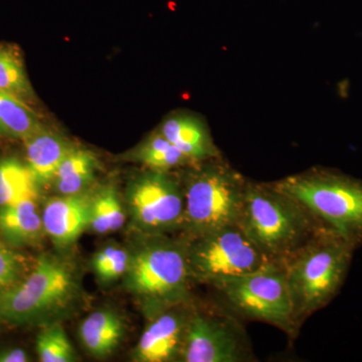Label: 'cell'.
<instances>
[{
	"mask_svg": "<svg viewBox=\"0 0 362 362\" xmlns=\"http://www.w3.org/2000/svg\"><path fill=\"white\" fill-rule=\"evenodd\" d=\"M238 226L272 262L283 264L323 226L291 195L273 183L247 181Z\"/></svg>",
	"mask_w": 362,
	"mask_h": 362,
	"instance_id": "6da1fadb",
	"label": "cell"
},
{
	"mask_svg": "<svg viewBox=\"0 0 362 362\" xmlns=\"http://www.w3.org/2000/svg\"><path fill=\"white\" fill-rule=\"evenodd\" d=\"M356 250L337 233L323 228L283 263L299 326L337 296Z\"/></svg>",
	"mask_w": 362,
	"mask_h": 362,
	"instance_id": "7a4b0ae2",
	"label": "cell"
},
{
	"mask_svg": "<svg viewBox=\"0 0 362 362\" xmlns=\"http://www.w3.org/2000/svg\"><path fill=\"white\" fill-rule=\"evenodd\" d=\"M352 246H362V180L327 169H312L273 182Z\"/></svg>",
	"mask_w": 362,
	"mask_h": 362,
	"instance_id": "3957f363",
	"label": "cell"
},
{
	"mask_svg": "<svg viewBox=\"0 0 362 362\" xmlns=\"http://www.w3.org/2000/svg\"><path fill=\"white\" fill-rule=\"evenodd\" d=\"M195 168L185 177V216L181 228L192 238L238 225L247 181L220 162Z\"/></svg>",
	"mask_w": 362,
	"mask_h": 362,
	"instance_id": "277c9868",
	"label": "cell"
},
{
	"mask_svg": "<svg viewBox=\"0 0 362 362\" xmlns=\"http://www.w3.org/2000/svg\"><path fill=\"white\" fill-rule=\"evenodd\" d=\"M235 313L272 324L294 337L299 329L283 264L272 262L261 270L214 286Z\"/></svg>",
	"mask_w": 362,
	"mask_h": 362,
	"instance_id": "5b68a950",
	"label": "cell"
},
{
	"mask_svg": "<svg viewBox=\"0 0 362 362\" xmlns=\"http://www.w3.org/2000/svg\"><path fill=\"white\" fill-rule=\"evenodd\" d=\"M192 239L194 242L185 244L192 278L213 286L249 275L272 263L238 225Z\"/></svg>",
	"mask_w": 362,
	"mask_h": 362,
	"instance_id": "8992f818",
	"label": "cell"
},
{
	"mask_svg": "<svg viewBox=\"0 0 362 362\" xmlns=\"http://www.w3.org/2000/svg\"><path fill=\"white\" fill-rule=\"evenodd\" d=\"M128 270L131 287L161 309L187 299L192 274L185 244L152 243L131 259Z\"/></svg>",
	"mask_w": 362,
	"mask_h": 362,
	"instance_id": "52a82bcc",
	"label": "cell"
},
{
	"mask_svg": "<svg viewBox=\"0 0 362 362\" xmlns=\"http://www.w3.org/2000/svg\"><path fill=\"white\" fill-rule=\"evenodd\" d=\"M70 267L52 257H42L20 284L0 292V321L23 323L65 303L74 289Z\"/></svg>",
	"mask_w": 362,
	"mask_h": 362,
	"instance_id": "ba28073f",
	"label": "cell"
},
{
	"mask_svg": "<svg viewBox=\"0 0 362 362\" xmlns=\"http://www.w3.org/2000/svg\"><path fill=\"white\" fill-rule=\"evenodd\" d=\"M251 358L245 333L233 317L190 314L181 361L242 362Z\"/></svg>",
	"mask_w": 362,
	"mask_h": 362,
	"instance_id": "9c48e42d",
	"label": "cell"
},
{
	"mask_svg": "<svg viewBox=\"0 0 362 362\" xmlns=\"http://www.w3.org/2000/svg\"><path fill=\"white\" fill-rule=\"evenodd\" d=\"M129 199L138 223L150 232H169L182 226L183 187L168 171L152 170L138 178L131 187Z\"/></svg>",
	"mask_w": 362,
	"mask_h": 362,
	"instance_id": "30bf717a",
	"label": "cell"
},
{
	"mask_svg": "<svg viewBox=\"0 0 362 362\" xmlns=\"http://www.w3.org/2000/svg\"><path fill=\"white\" fill-rule=\"evenodd\" d=\"M177 304L166 307V311L157 314L145 329L138 343L137 361L165 362L181 358L192 313L175 311Z\"/></svg>",
	"mask_w": 362,
	"mask_h": 362,
	"instance_id": "8fae6325",
	"label": "cell"
},
{
	"mask_svg": "<svg viewBox=\"0 0 362 362\" xmlns=\"http://www.w3.org/2000/svg\"><path fill=\"white\" fill-rule=\"evenodd\" d=\"M90 207L92 197L85 192L49 199L42 214L45 232L56 244H71L90 226Z\"/></svg>",
	"mask_w": 362,
	"mask_h": 362,
	"instance_id": "7c38bea8",
	"label": "cell"
},
{
	"mask_svg": "<svg viewBox=\"0 0 362 362\" xmlns=\"http://www.w3.org/2000/svg\"><path fill=\"white\" fill-rule=\"evenodd\" d=\"M160 132L194 164L218 158V150L214 146L209 130L197 117H169L162 124Z\"/></svg>",
	"mask_w": 362,
	"mask_h": 362,
	"instance_id": "4fadbf2b",
	"label": "cell"
},
{
	"mask_svg": "<svg viewBox=\"0 0 362 362\" xmlns=\"http://www.w3.org/2000/svg\"><path fill=\"white\" fill-rule=\"evenodd\" d=\"M25 144L26 165L39 185L54 181L62 162L75 148L61 136L45 129L28 137Z\"/></svg>",
	"mask_w": 362,
	"mask_h": 362,
	"instance_id": "5bb4252c",
	"label": "cell"
},
{
	"mask_svg": "<svg viewBox=\"0 0 362 362\" xmlns=\"http://www.w3.org/2000/svg\"><path fill=\"white\" fill-rule=\"evenodd\" d=\"M37 199H25L0 207V235L16 246L37 242L44 232Z\"/></svg>",
	"mask_w": 362,
	"mask_h": 362,
	"instance_id": "9a60e30c",
	"label": "cell"
},
{
	"mask_svg": "<svg viewBox=\"0 0 362 362\" xmlns=\"http://www.w3.org/2000/svg\"><path fill=\"white\" fill-rule=\"evenodd\" d=\"M120 317L112 311H98L81 325L80 335L86 349L96 356L110 354L123 335Z\"/></svg>",
	"mask_w": 362,
	"mask_h": 362,
	"instance_id": "2e32d148",
	"label": "cell"
},
{
	"mask_svg": "<svg viewBox=\"0 0 362 362\" xmlns=\"http://www.w3.org/2000/svg\"><path fill=\"white\" fill-rule=\"evenodd\" d=\"M42 129L39 116L26 102L0 90V134L25 141Z\"/></svg>",
	"mask_w": 362,
	"mask_h": 362,
	"instance_id": "e0dca14e",
	"label": "cell"
},
{
	"mask_svg": "<svg viewBox=\"0 0 362 362\" xmlns=\"http://www.w3.org/2000/svg\"><path fill=\"white\" fill-rule=\"evenodd\" d=\"M96 158L87 150L74 148L62 162L54 181L63 195L82 194L94 180Z\"/></svg>",
	"mask_w": 362,
	"mask_h": 362,
	"instance_id": "ac0fdd59",
	"label": "cell"
},
{
	"mask_svg": "<svg viewBox=\"0 0 362 362\" xmlns=\"http://www.w3.org/2000/svg\"><path fill=\"white\" fill-rule=\"evenodd\" d=\"M37 185L26 163L16 158L0 160V207L37 199Z\"/></svg>",
	"mask_w": 362,
	"mask_h": 362,
	"instance_id": "d6986e66",
	"label": "cell"
},
{
	"mask_svg": "<svg viewBox=\"0 0 362 362\" xmlns=\"http://www.w3.org/2000/svg\"><path fill=\"white\" fill-rule=\"evenodd\" d=\"M136 159L151 170L169 171L171 169L194 164L159 131L150 136L135 153Z\"/></svg>",
	"mask_w": 362,
	"mask_h": 362,
	"instance_id": "ffe728a7",
	"label": "cell"
},
{
	"mask_svg": "<svg viewBox=\"0 0 362 362\" xmlns=\"http://www.w3.org/2000/svg\"><path fill=\"white\" fill-rule=\"evenodd\" d=\"M124 223L125 214L115 188H102L92 197L90 226L95 232L106 233L119 230L122 228Z\"/></svg>",
	"mask_w": 362,
	"mask_h": 362,
	"instance_id": "44dd1931",
	"label": "cell"
},
{
	"mask_svg": "<svg viewBox=\"0 0 362 362\" xmlns=\"http://www.w3.org/2000/svg\"><path fill=\"white\" fill-rule=\"evenodd\" d=\"M0 90L25 102L33 97L23 59L16 49L6 45H0Z\"/></svg>",
	"mask_w": 362,
	"mask_h": 362,
	"instance_id": "7402d4cb",
	"label": "cell"
},
{
	"mask_svg": "<svg viewBox=\"0 0 362 362\" xmlns=\"http://www.w3.org/2000/svg\"><path fill=\"white\" fill-rule=\"evenodd\" d=\"M37 351L42 362H70L75 358L65 331L58 324L49 326L40 333Z\"/></svg>",
	"mask_w": 362,
	"mask_h": 362,
	"instance_id": "603a6c76",
	"label": "cell"
},
{
	"mask_svg": "<svg viewBox=\"0 0 362 362\" xmlns=\"http://www.w3.org/2000/svg\"><path fill=\"white\" fill-rule=\"evenodd\" d=\"M131 259L127 252L118 247H107L97 255L94 268L102 280H113L120 277L129 269Z\"/></svg>",
	"mask_w": 362,
	"mask_h": 362,
	"instance_id": "cb8c5ba5",
	"label": "cell"
},
{
	"mask_svg": "<svg viewBox=\"0 0 362 362\" xmlns=\"http://www.w3.org/2000/svg\"><path fill=\"white\" fill-rule=\"evenodd\" d=\"M21 270V257L11 247L0 244V292L14 284Z\"/></svg>",
	"mask_w": 362,
	"mask_h": 362,
	"instance_id": "d4e9b609",
	"label": "cell"
},
{
	"mask_svg": "<svg viewBox=\"0 0 362 362\" xmlns=\"http://www.w3.org/2000/svg\"><path fill=\"white\" fill-rule=\"evenodd\" d=\"M30 361L23 349H13L0 351V362H26Z\"/></svg>",
	"mask_w": 362,
	"mask_h": 362,
	"instance_id": "484cf974",
	"label": "cell"
}]
</instances>
